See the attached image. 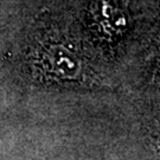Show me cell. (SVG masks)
<instances>
[{"label": "cell", "instance_id": "6da1fadb", "mask_svg": "<svg viewBox=\"0 0 160 160\" xmlns=\"http://www.w3.org/2000/svg\"><path fill=\"white\" fill-rule=\"evenodd\" d=\"M28 50L31 74L39 82H74L83 76L80 53L49 33L36 34Z\"/></svg>", "mask_w": 160, "mask_h": 160}, {"label": "cell", "instance_id": "7a4b0ae2", "mask_svg": "<svg viewBox=\"0 0 160 160\" xmlns=\"http://www.w3.org/2000/svg\"><path fill=\"white\" fill-rule=\"evenodd\" d=\"M89 11L92 26L103 37L113 38L126 29V16L110 0H94Z\"/></svg>", "mask_w": 160, "mask_h": 160}]
</instances>
